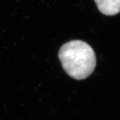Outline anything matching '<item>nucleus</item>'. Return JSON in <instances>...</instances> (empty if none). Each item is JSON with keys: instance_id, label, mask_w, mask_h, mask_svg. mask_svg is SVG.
I'll return each mask as SVG.
<instances>
[{"instance_id": "obj_1", "label": "nucleus", "mask_w": 120, "mask_h": 120, "mask_svg": "<svg viewBox=\"0 0 120 120\" xmlns=\"http://www.w3.org/2000/svg\"><path fill=\"white\" fill-rule=\"evenodd\" d=\"M58 57L64 71L77 80L90 76L96 65L94 49L81 40H73L62 45L58 52Z\"/></svg>"}, {"instance_id": "obj_2", "label": "nucleus", "mask_w": 120, "mask_h": 120, "mask_svg": "<svg viewBox=\"0 0 120 120\" xmlns=\"http://www.w3.org/2000/svg\"><path fill=\"white\" fill-rule=\"evenodd\" d=\"M99 11L103 15L113 16L120 12V0H94Z\"/></svg>"}]
</instances>
